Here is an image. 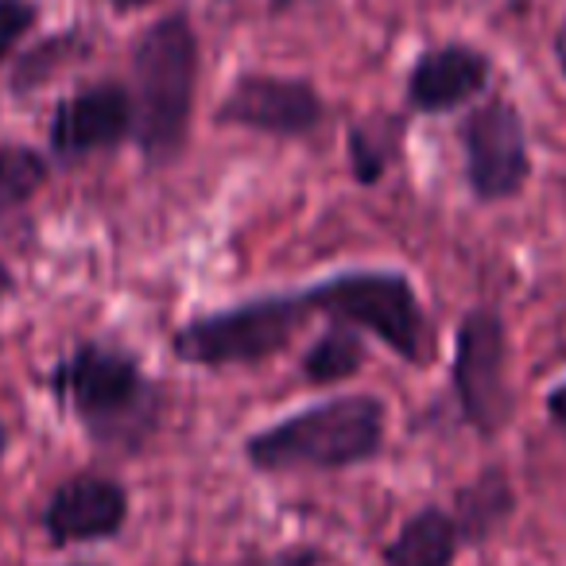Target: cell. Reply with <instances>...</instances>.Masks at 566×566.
I'll use <instances>...</instances> for the list:
<instances>
[{
	"instance_id": "obj_1",
	"label": "cell",
	"mask_w": 566,
	"mask_h": 566,
	"mask_svg": "<svg viewBox=\"0 0 566 566\" xmlns=\"http://www.w3.org/2000/svg\"><path fill=\"white\" fill-rule=\"evenodd\" d=\"M388 411L377 396H338L295 411L244 442V458L260 473L349 470L380 454Z\"/></svg>"
},
{
	"instance_id": "obj_2",
	"label": "cell",
	"mask_w": 566,
	"mask_h": 566,
	"mask_svg": "<svg viewBox=\"0 0 566 566\" xmlns=\"http://www.w3.org/2000/svg\"><path fill=\"white\" fill-rule=\"evenodd\" d=\"M55 396L109 450H136L159 423V392L133 354L109 346H78L59 361Z\"/></svg>"
},
{
	"instance_id": "obj_3",
	"label": "cell",
	"mask_w": 566,
	"mask_h": 566,
	"mask_svg": "<svg viewBox=\"0 0 566 566\" xmlns=\"http://www.w3.org/2000/svg\"><path fill=\"white\" fill-rule=\"evenodd\" d=\"M133 136L151 164H167L187 144L195 109L198 40L187 20L167 17L151 24L133 51Z\"/></svg>"
},
{
	"instance_id": "obj_4",
	"label": "cell",
	"mask_w": 566,
	"mask_h": 566,
	"mask_svg": "<svg viewBox=\"0 0 566 566\" xmlns=\"http://www.w3.org/2000/svg\"><path fill=\"white\" fill-rule=\"evenodd\" d=\"M311 315L380 338L396 357L419 365L427 349V318L408 275L400 272H342L303 292Z\"/></svg>"
},
{
	"instance_id": "obj_5",
	"label": "cell",
	"mask_w": 566,
	"mask_h": 566,
	"mask_svg": "<svg viewBox=\"0 0 566 566\" xmlns=\"http://www.w3.org/2000/svg\"><path fill=\"white\" fill-rule=\"evenodd\" d=\"M307 300L300 295H264V300L237 303V307L213 311V315L190 318L171 338L175 357L206 369L226 365H252L275 357L292 346L295 334L307 326Z\"/></svg>"
},
{
	"instance_id": "obj_6",
	"label": "cell",
	"mask_w": 566,
	"mask_h": 566,
	"mask_svg": "<svg viewBox=\"0 0 566 566\" xmlns=\"http://www.w3.org/2000/svg\"><path fill=\"white\" fill-rule=\"evenodd\" d=\"M454 396L465 423L478 434H496L512 419L509 331L496 311H470L454 338Z\"/></svg>"
},
{
	"instance_id": "obj_7",
	"label": "cell",
	"mask_w": 566,
	"mask_h": 566,
	"mask_svg": "<svg viewBox=\"0 0 566 566\" xmlns=\"http://www.w3.org/2000/svg\"><path fill=\"white\" fill-rule=\"evenodd\" d=\"M462 148L470 187L485 202L512 198L527 182V175H532L524 120H520L516 105H509L504 97L481 105V109H473L465 117Z\"/></svg>"
},
{
	"instance_id": "obj_8",
	"label": "cell",
	"mask_w": 566,
	"mask_h": 566,
	"mask_svg": "<svg viewBox=\"0 0 566 566\" xmlns=\"http://www.w3.org/2000/svg\"><path fill=\"white\" fill-rule=\"evenodd\" d=\"M218 120L268 136H303L323 120V97L307 82L244 74L221 102Z\"/></svg>"
},
{
	"instance_id": "obj_9",
	"label": "cell",
	"mask_w": 566,
	"mask_h": 566,
	"mask_svg": "<svg viewBox=\"0 0 566 566\" xmlns=\"http://www.w3.org/2000/svg\"><path fill=\"white\" fill-rule=\"evenodd\" d=\"M125 516L128 496L117 481L97 478V473H78V478L63 481L55 489L48 512H43V527H48L51 543L66 547V543L109 539L125 527Z\"/></svg>"
},
{
	"instance_id": "obj_10",
	"label": "cell",
	"mask_w": 566,
	"mask_h": 566,
	"mask_svg": "<svg viewBox=\"0 0 566 566\" xmlns=\"http://www.w3.org/2000/svg\"><path fill=\"white\" fill-rule=\"evenodd\" d=\"M128 133H133V97L128 90L105 82L59 105L51 120V148L59 156H86V151L113 148Z\"/></svg>"
},
{
	"instance_id": "obj_11",
	"label": "cell",
	"mask_w": 566,
	"mask_h": 566,
	"mask_svg": "<svg viewBox=\"0 0 566 566\" xmlns=\"http://www.w3.org/2000/svg\"><path fill=\"white\" fill-rule=\"evenodd\" d=\"M489 82V59L473 48H439L416 63L408 102L419 113H450L478 97Z\"/></svg>"
},
{
	"instance_id": "obj_12",
	"label": "cell",
	"mask_w": 566,
	"mask_h": 566,
	"mask_svg": "<svg viewBox=\"0 0 566 566\" xmlns=\"http://www.w3.org/2000/svg\"><path fill=\"white\" fill-rule=\"evenodd\" d=\"M458 524L439 504L419 509L385 547V566H450L458 551Z\"/></svg>"
},
{
	"instance_id": "obj_13",
	"label": "cell",
	"mask_w": 566,
	"mask_h": 566,
	"mask_svg": "<svg viewBox=\"0 0 566 566\" xmlns=\"http://www.w3.org/2000/svg\"><path fill=\"white\" fill-rule=\"evenodd\" d=\"M512 512V489L509 478L501 470H485L473 485H465L458 493V535H470L473 543H481L489 532H496V524H504Z\"/></svg>"
},
{
	"instance_id": "obj_14",
	"label": "cell",
	"mask_w": 566,
	"mask_h": 566,
	"mask_svg": "<svg viewBox=\"0 0 566 566\" xmlns=\"http://www.w3.org/2000/svg\"><path fill=\"white\" fill-rule=\"evenodd\" d=\"M365 361V342L357 331L334 323L315 346L303 354V377L311 385H338V380H349Z\"/></svg>"
},
{
	"instance_id": "obj_15",
	"label": "cell",
	"mask_w": 566,
	"mask_h": 566,
	"mask_svg": "<svg viewBox=\"0 0 566 566\" xmlns=\"http://www.w3.org/2000/svg\"><path fill=\"white\" fill-rule=\"evenodd\" d=\"M48 179V164L32 148H0V213L24 206Z\"/></svg>"
},
{
	"instance_id": "obj_16",
	"label": "cell",
	"mask_w": 566,
	"mask_h": 566,
	"mask_svg": "<svg viewBox=\"0 0 566 566\" xmlns=\"http://www.w3.org/2000/svg\"><path fill=\"white\" fill-rule=\"evenodd\" d=\"M32 24H35L32 0H0V63L9 59V51L24 40Z\"/></svg>"
},
{
	"instance_id": "obj_17",
	"label": "cell",
	"mask_w": 566,
	"mask_h": 566,
	"mask_svg": "<svg viewBox=\"0 0 566 566\" xmlns=\"http://www.w3.org/2000/svg\"><path fill=\"white\" fill-rule=\"evenodd\" d=\"M349 164H354V175L361 182H377L380 175H385L388 151L377 144V136H369V133L357 128V133L349 136Z\"/></svg>"
},
{
	"instance_id": "obj_18",
	"label": "cell",
	"mask_w": 566,
	"mask_h": 566,
	"mask_svg": "<svg viewBox=\"0 0 566 566\" xmlns=\"http://www.w3.org/2000/svg\"><path fill=\"white\" fill-rule=\"evenodd\" d=\"M547 416H551V423H555L558 431H566V385L551 388V396H547Z\"/></svg>"
},
{
	"instance_id": "obj_19",
	"label": "cell",
	"mask_w": 566,
	"mask_h": 566,
	"mask_svg": "<svg viewBox=\"0 0 566 566\" xmlns=\"http://www.w3.org/2000/svg\"><path fill=\"white\" fill-rule=\"evenodd\" d=\"M12 287H17V280H12L9 264H4V260H0V303L9 300V295H12Z\"/></svg>"
},
{
	"instance_id": "obj_20",
	"label": "cell",
	"mask_w": 566,
	"mask_h": 566,
	"mask_svg": "<svg viewBox=\"0 0 566 566\" xmlns=\"http://www.w3.org/2000/svg\"><path fill=\"white\" fill-rule=\"evenodd\" d=\"M4 447H9V427H4V419H0V458H4Z\"/></svg>"
},
{
	"instance_id": "obj_21",
	"label": "cell",
	"mask_w": 566,
	"mask_h": 566,
	"mask_svg": "<svg viewBox=\"0 0 566 566\" xmlns=\"http://www.w3.org/2000/svg\"><path fill=\"white\" fill-rule=\"evenodd\" d=\"M558 63H563V71H566V35L558 40Z\"/></svg>"
},
{
	"instance_id": "obj_22",
	"label": "cell",
	"mask_w": 566,
	"mask_h": 566,
	"mask_svg": "<svg viewBox=\"0 0 566 566\" xmlns=\"http://www.w3.org/2000/svg\"><path fill=\"white\" fill-rule=\"evenodd\" d=\"M117 9H133V4H144V0H113Z\"/></svg>"
},
{
	"instance_id": "obj_23",
	"label": "cell",
	"mask_w": 566,
	"mask_h": 566,
	"mask_svg": "<svg viewBox=\"0 0 566 566\" xmlns=\"http://www.w3.org/2000/svg\"><path fill=\"white\" fill-rule=\"evenodd\" d=\"M283 4H292V0H275V9H283Z\"/></svg>"
},
{
	"instance_id": "obj_24",
	"label": "cell",
	"mask_w": 566,
	"mask_h": 566,
	"mask_svg": "<svg viewBox=\"0 0 566 566\" xmlns=\"http://www.w3.org/2000/svg\"><path fill=\"white\" fill-rule=\"evenodd\" d=\"M187 566H190V563H187Z\"/></svg>"
}]
</instances>
